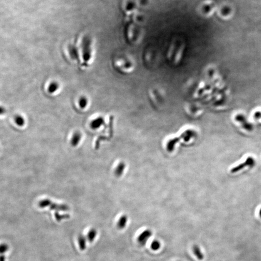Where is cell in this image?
<instances>
[{
    "instance_id": "6da1fadb",
    "label": "cell",
    "mask_w": 261,
    "mask_h": 261,
    "mask_svg": "<svg viewBox=\"0 0 261 261\" xmlns=\"http://www.w3.org/2000/svg\"><path fill=\"white\" fill-rule=\"evenodd\" d=\"M114 64L117 71L123 75H129L135 70V61L127 54L120 53L115 58Z\"/></svg>"
},
{
    "instance_id": "7a4b0ae2",
    "label": "cell",
    "mask_w": 261,
    "mask_h": 261,
    "mask_svg": "<svg viewBox=\"0 0 261 261\" xmlns=\"http://www.w3.org/2000/svg\"><path fill=\"white\" fill-rule=\"evenodd\" d=\"M180 141L179 136L170 135L168 136L163 143V147L167 153H171L176 150Z\"/></svg>"
},
{
    "instance_id": "3957f363",
    "label": "cell",
    "mask_w": 261,
    "mask_h": 261,
    "mask_svg": "<svg viewBox=\"0 0 261 261\" xmlns=\"http://www.w3.org/2000/svg\"><path fill=\"white\" fill-rule=\"evenodd\" d=\"M178 136L181 142L188 143L197 136V132L195 129L191 128H186L182 129L181 128Z\"/></svg>"
},
{
    "instance_id": "277c9868",
    "label": "cell",
    "mask_w": 261,
    "mask_h": 261,
    "mask_svg": "<svg viewBox=\"0 0 261 261\" xmlns=\"http://www.w3.org/2000/svg\"><path fill=\"white\" fill-rule=\"evenodd\" d=\"M38 206L40 208H45L49 207L52 210H61L66 211L69 209V206L64 204H58L53 203L49 200V199H45L41 200L38 203Z\"/></svg>"
},
{
    "instance_id": "5b68a950",
    "label": "cell",
    "mask_w": 261,
    "mask_h": 261,
    "mask_svg": "<svg viewBox=\"0 0 261 261\" xmlns=\"http://www.w3.org/2000/svg\"><path fill=\"white\" fill-rule=\"evenodd\" d=\"M83 58L85 63L90 61L91 57V41L90 38L87 36L84 37L82 42Z\"/></svg>"
},
{
    "instance_id": "8992f818",
    "label": "cell",
    "mask_w": 261,
    "mask_h": 261,
    "mask_svg": "<svg viewBox=\"0 0 261 261\" xmlns=\"http://www.w3.org/2000/svg\"><path fill=\"white\" fill-rule=\"evenodd\" d=\"M256 165V161L254 158L251 156H249L246 158L245 161L239 164V165L233 168L230 170V172L232 174H235L239 172V171L242 170L245 168H253Z\"/></svg>"
},
{
    "instance_id": "52a82bcc",
    "label": "cell",
    "mask_w": 261,
    "mask_h": 261,
    "mask_svg": "<svg viewBox=\"0 0 261 261\" xmlns=\"http://www.w3.org/2000/svg\"><path fill=\"white\" fill-rule=\"evenodd\" d=\"M235 120L237 123H240L241 127L247 131L251 132L254 130V125L248 120L244 114L242 113L236 114L235 116Z\"/></svg>"
},
{
    "instance_id": "ba28073f",
    "label": "cell",
    "mask_w": 261,
    "mask_h": 261,
    "mask_svg": "<svg viewBox=\"0 0 261 261\" xmlns=\"http://www.w3.org/2000/svg\"><path fill=\"white\" fill-rule=\"evenodd\" d=\"M127 164L123 160H120L117 161L115 163L113 168V174L115 177L120 178L123 176L127 169Z\"/></svg>"
},
{
    "instance_id": "9c48e42d",
    "label": "cell",
    "mask_w": 261,
    "mask_h": 261,
    "mask_svg": "<svg viewBox=\"0 0 261 261\" xmlns=\"http://www.w3.org/2000/svg\"><path fill=\"white\" fill-rule=\"evenodd\" d=\"M153 236V232L150 229H147L143 231L138 237V242L141 246H144Z\"/></svg>"
},
{
    "instance_id": "30bf717a",
    "label": "cell",
    "mask_w": 261,
    "mask_h": 261,
    "mask_svg": "<svg viewBox=\"0 0 261 261\" xmlns=\"http://www.w3.org/2000/svg\"><path fill=\"white\" fill-rule=\"evenodd\" d=\"M105 120L103 117L100 116L96 117L93 120L91 121L90 123V127L93 130L99 129L102 126L105 125Z\"/></svg>"
},
{
    "instance_id": "8fae6325",
    "label": "cell",
    "mask_w": 261,
    "mask_h": 261,
    "mask_svg": "<svg viewBox=\"0 0 261 261\" xmlns=\"http://www.w3.org/2000/svg\"><path fill=\"white\" fill-rule=\"evenodd\" d=\"M128 221V217L127 215L126 214L121 215L117 221V228L120 230L125 228L127 224Z\"/></svg>"
},
{
    "instance_id": "7c38bea8",
    "label": "cell",
    "mask_w": 261,
    "mask_h": 261,
    "mask_svg": "<svg viewBox=\"0 0 261 261\" xmlns=\"http://www.w3.org/2000/svg\"><path fill=\"white\" fill-rule=\"evenodd\" d=\"M81 133L79 132L76 131L73 134L71 139V144L73 147H76L80 142L81 139Z\"/></svg>"
},
{
    "instance_id": "4fadbf2b",
    "label": "cell",
    "mask_w": 261,
    "mask_h": 261,
    "mask_svg": "<svg viewBox=\"0 0 261 261\" xmlns=\"http://www.w3.org/2000/svg\"><path fill=\"white\" fill-rule=\"evenodd\" d=\"M192 251L199 260L201 261L204 259V254H203L200 247L198 245H194L192 247Z\"/></svg>"
},
{
    "instance_id": "5bb4252c",
    "label": "cell",
    "mask_w": 261,
    "mask_h": 261,
    "mask_svg": "<svg viewBox=\"0 0 261 261\" xmlns=\"http://www.w3.org/2000/svg\"><path fill=\"white\" fill-rule=\"evenodd\" d=\"M69 51L70 55L73 60L78 61L79 60V54L78 49L74 46H69Z\"/></svg>"
},
{
    "instance_id": "9a60e30c",
    "label": "cell",
    "mask_w": 261,
    "mask_h": 261,
    "mask_svg": "<svg viewBox=\"0 0 261 261\" xmlns=\"http://www.w3.org/2000/svg\"><path fill=\"white\" fill-rule=\"evenodd\" d=\"M79 247L81 251H84L86 248V239L82 235L79 236L78 237Z\"/></svg>"
},
{
    "instance_id": "2e32d148",
    "label": "cell",
    "mask_w": 261,
    "mask_h": 261,
    "mask_svg": "<svg viewBox=\"0 0 261 261\" xmlns=\"http://www.w3.org/2000/svg\"><path fill=\"white\" fill-rule=\"evenodd\" d=\"M97 231L95 229H91L87 233V239L90 242H93L97 236Z\"/></svg>"
},
{
    "instance_id": "e0dca14e",
    "label": "cell",
    "mask_w": 261,
    "mask_h": 261,
    "mask_svg": "<svg viewBox=\"0 0 261 261\" xmlns=\"http://www.w3.org/2000/svg\"><path fill=\"white\" fill-rule=\"evenodd\" d=\"M59 87V85L56 82H53L51 83L50 85H49L48 90L49 93H55L58 90Z\"/></svg>"
},
{
    "instance_id": "ac0fdd59",
    "label": "cell",
    "mask_w": 261,
    "mask_h": 261,
    "mask_svg": "<svg viewBox=\"0 0 261 261\" xmlns=\"http://www.w3.org/2000/svg\"><path fill=\"white\" fill-rule=\"evenodd\" d=\"M161 247V244L160 241L157 239L153 240L150 245V248L154 251H157Z\"/></svg>"
},
{
    "instance_id": "d6986e66",
    "label": "cell",
    "mask_w": 261,
    "mask_h": 261,
    "mask_svg": "<svg viewBox=\"0 0 261 261\" xmlns=\"http://www.w3.org/2000/svg\"><path fill=\"white\" fill-rule=\"evenodd\" d=\"M15 122L16 125L20 126V127L23 126L25 124V120H24V118L20 115H17L15 117Z\"/></svg>"
},
{
    "instance_id": "ffe728a7",
    "label": "cell",
    "mask_w": 261,
    "mask_h": 261,
    "mask_svg": "<svg viewBox=\"0 0 261 261\" xmlns=\"http://www.w3.org/2000/svg\"><path fill=\"white\" fill-rule=\"evenodd\" d=\"M79 105L81 108H85L87 105V100L85 97H82L79 100Z\"/></svg>"
},
{
    "instance_id": "44dd1931",
    "label": "cell",
    "mask_w": 261,
    "mask_h": 261,
    "mask_svg": "<svg viewBox=\"0 0 261 261\" xmlns=\"http://www.w3.org/2000/svg\"><path fill=\"white\" fill-rule=\"evenodd\" d=\"M232 12L231 7L230 6H225L223 7L221 9V14L224 16H226L229 15Z\"/></svg>"
},
{
    "instance_id": "7402d4cb",
    "label": "cell",
    "mask_w": 261,
    "mask_h": 261,
    "mask_svg": "<svg viewBox=\"0 0 261 261\" xmlns=\"http://www.w3.org/2000/svg\"><path fill=\"white\" fill-rule=\"evenodd\" d=\"M211 9H212V6L209 4H205L203 7V11L205 13H209L211 11Z\"/></svg>"
},
{
    "instance_id": "603a6c76",
    "label": "cell",
    "mask_w": 261,
    "mask_h": 261,
    "mask_svg": "<svg viewBox=\"0 0 261 261\" xmlns=\"http://www.w3.org/2000/svg\"><path fill=\"white\" fill-rule=\"evenodd\" d=\"M55 218H56V219L57 221H61V220H63L64 219H65V218H69V216L68 215H60L59 214L57 213H55Z\"/></svg>"
},
{
    "instance_id": "cb8c5ba5",
    "label": "cell",
    "mask_w": 261,
    "mask_h": 261,
    "mask_svg": "<svg viewBox=\"0 0 261 261\" xmlns=\"http://www.w3.org/2000/svg\"><path fill=\"white\" fill-rule=\"evenodd\" d=\"M8 249V247L7 245H6V244H1V248H0L1 253V254L4 253V252H6L7 251Z\"/></svg>"
},
{
    "instance_id": "d4e9b609",
    "label": "cell",
    "mask_w": 261,
    "mask_h": 261,
    "mask_svg": "<svg viewBox=\"0 0 261 261\" xmlns=\"http://www.w3.org/2000/svg\"><path fill=\"white\" fill-rule=\"evenodd\" d=\"M254 117L256 120L261 119V111H257L255 112L254 114Z\"/></svg>"
},
{
    "instance_id": "484cf974",
    "label": "cell",
    "mask_w": 261,
    "mask_h": 261,
    "mask_svg": "<svg viewBox=\"0 0 261 261\" xmlns=\"http://www.w3.org/2000/svg\"><path fill=\"white\" fill-rule=\"evenodd\" d=\"M135 7V4L132 2L128 3L127 5V10H132Z\"/></svg>"
},
{
    "instance_id": "4316f807",
    "label": "cell",
    "mask_w": 261,
    "mask_h": 261,
    "mask_svg": "<svg viewBox=\"0 0 261 261\" xmlns=\"http://www.w3.org/2000/svg\"><path fill=\"white\" fill-rule=\"evenodd\" d=\"M1 261H5V257H4V256L1 255Z\"/></svg>"
},
{
    "instance_id": "83f0119b",
    "label": "cell",
    "mask_w": 261,
    "mask_h": 261,
    "mask_svg": "<svg viewBox=\"0 0 261 261\" xmlns=\"http://www.w3.org/2000/svg\"><path fill=\"white\" fill-rule=\"evenodd\" d=\"M259 216H260V217L261 218V209H260V211H259Z\"/></svg>"
},
{
    "instance_id": "f1b7e54d",
    "label": "cell",
    "mask_w": 261,
    "mask_h": 261,
    "mask_svg": "<svg viewBox=\"0 0 261 261\" xmlns=\"http://www.w3.org/2000/svg\"></svg>"
}]
</instances>
